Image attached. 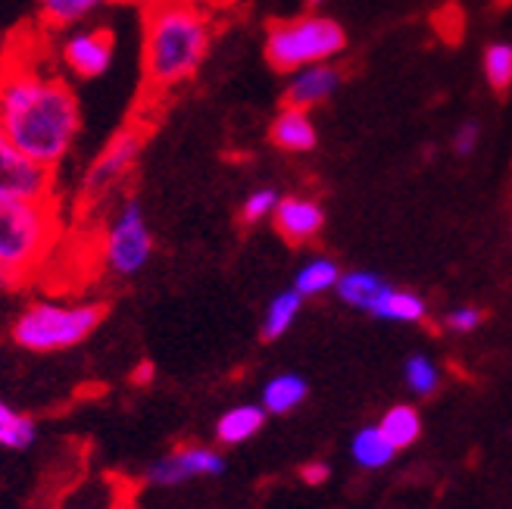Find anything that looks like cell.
<instances>
[{"mask_svg": "<svg viewBox=\"0 0 512 509\" xmlns=\"http://www.w3.org/2000/svg\"><path fill=\"white\" fill-rule=\"evenodd\" d=\"M0 132L32 163L54 172L82 132V107L72 85L38 66L0 69Z\"/></svg>", "mask_w": 512, "mask_h": 509, "instance_id": "6da1fadb", "label": "cell"}, {"mask_svg": "<svg viewBox=\"0 0 512 509\" xmlns=\"http://www.w3.org/2000/svg\"><path fill=\"white\" fill-rule=\"evenodd\" d=\"M213 41L210 16L194 0H163L144 10V79L150 88H175L200 69Z\"/></svg>", "mask_w": 512, "mask_h": 509, "instance_id": "7a4b0ae2", "label": "cell"}, {"mask_svg": "<svg viewBox=\"0 0 512 509\" xmlns=\"http://www.w3.org/2000/svg\"><path fill=\"white\" fill-rule=\"evenodd\" d=\"M54 200H0V288H19L57 241Z\"/></svg>", "mask_w": 512, "mask_h": 509, "instance_id": "3957f363", "label": "cell"}, {"mask_svg": "<svg viewBox=\"0 0 512 509\" xmlns=\"http://www.w3.org/2000/svg\"><path fill=\"white\" fill-rule=\"evenodd\" d=\"M107 319L100 300H35L13 322L10 338L32 353H60L85 344Z\"/></svg>", "mask_w": 512, "mask_h": 509, "instance_id": "277c9868", "label": "cell"}, {"mask_svg": "<svg viewBox=\"0 0 512 509\" xmlns=\"http://www.w3.org/2000/svg\"><path fill=\"white\" fill-rule=\"evenodd\" d=\"M344 47L347 32L341 29V22L319 13L272 22L266 32V60L278 72H297L306 66L331 63Z\"/></svg>", "mask_w": 512, "mask_h": 509, "instance_id": "5b68a950", "label": "cell"}, {"mask_svg": "<svg viewBox=\"0 0 512 509\" xmlns=\"http://www.w3.org/2000/svg\"><path fill=\"white\" fill-rule=\"evenodd\" d=\"M153 257V235L138 200H122L104 228L100 260L116 278H135Z\"/></svg>", "mask_w": 512, "mask_h": 509, "instance_id": "8992f818", "label": "cell"}, {"mask_svg": "<svg viewBox=\"0 0 512 509\" xmlns=\"http://www.w3.org/2000/svg\"><path fill=\"white\" fill-rule=\"evenodd\" d=\"M144 147V132L141 129H122L110 138V144L94 157L82 178V200L100 203L107 200L128 175H132L138 157Z\"/></svg>", "mask_w": 512, "mask_h": 509, "instance_id": "52a82bcc", "label": "cell"}, {"mask_svg": "<svg viewBox=\"0 0 512 509\" xmlns=\"http://www.w3.org/2000/svg\"><path fill=\"white\" fill-rule=\"evenodd\" d=\"M225 472V456L210 444H178L163 453L147 469V485L153 488H178L194 478H219Z\"/></svg>", "mask_w": 512, "mask_h": 509, "instance_id": "ba28073f", "label": "cell"}, {"mask_svg": "<svg viewBox=\"0 0 512 509\" xmlns=\"http://www.w3.org/2000/svg\"><path fill=\"white\" fill-rule=\"evenodd\" d=\"M0 200H54V172L32 163L0 132Z\"/></svg>", "mask_w": 512, "mask_h": 509, "instance_id": "9c48e42d", "label": "cell"}, {"mask_svg": "<svg viewBox=\"0 0 512 509\" xmlns=\"http://www.w3.org/2000/svg\"><path fill=\"white\" fill-rule=\"evenodd\" d=\"M113 50L110 29H72L60 44V60L75 79H100L113 66Z\"/></svg>", "mask_w": 512, "mask_h": 509, "instance_id": "30bf717a", "label": "cell"}, {"mask_svg": "<svg viewBox=\"0 0 512 509\" xmlns=\"http://www.w3.org/2000/svg\"><path fill=\"white\" fill-rule=\"evenodd\" d=\"M272 225L288 244H310L325 228V210L313 197L291 194L278 200V207L272 213Z\"/></svg>", "mask_w": 512, "mask_h": 509, "instance_id": "8fae6325", "label": "cell"}, {"mask_svg": "<svg viewBox=\"0 0 512 509\" xmlns=\"http://www.w3.org/2000/svg\"><path fill=\"white\" fill-rule=\"evenodd\" d=\"M338 88H341V72L331 63L297 69V72H291V79L285 85V107L310 113L313 107L325 104Z\"/></svg>", "mask_w": 512, "mask_h": 509, "instance_id": "7c38bea8", "label": "cell"}, {"mask_svg": "<svg viewBox=\"0 0 512 509\" xmlns=\"http://www.w3.org/2000/svg\"><path fill=\"white\" fill-rule=\"evenodd\" d=\"M394 291V285L388 282L384 275L372 272V269H350V272H341V282L335 288V294L347 303V307L360 310V313H369L375 316V310L384 303Z\"/></svg>", "mask_w": 512, "mask_h": 509, "instance_id": "4fadbf2b", "label": "cell"}, {"mask_svg": "<svg viewBox=\"0 0 512 509\" xmlns=\"http://www.w3.org/2000/svg\"><path fill=\"white\" fill-rule=\"evenodd\" d=\"M269 138L278 150H288V154H310L319 141V132H316L313 116L306 110L285 107L272 119Z\"/></svg>", "mask_w": 512, "mask_h": 509, "instance_id": "5bb4252c", "label": "cell"}, {"mask_svg": "<svg viewBox=\"0 0 512 509\" xmlns=\"http://www.w3.org/2000/svg\"><path fill=\"white\" fill-rule=\"evenodd\" d=\"M266 425V410L260 403H238L225 410L216 422V441L222 447H238L253 441Z\"/></svg>", "mask_w": 512, "mask_h": 509, "instance_id": "9a60e30c", "label": "cell"}, {"mask_svg": "<svg viewBox=\"0 0 512 509\" xmlns=\"http://www.w3.org/2000/svg\"><path fill=\"white\" fill-rule=\"evenodd\" d=\"M306 394H310V385H306L303 375H297V372H278V375H272L263 385L260 406L266 410V416H288L306 400Z\"/></svg>", "mask_w": 512, "mask_h": 509, "instance_id": "2e32d148", "label": "cell"}, {"mask_svg": "<svg viewBox=\"0 0 512 509\" xmlns=\"http://www.w3.org/2000/svg\"><path fill=\"white\" fill-rule=\"evenodd\" d=\"M350 456H353V463L360 466V469L378 472V469H384V466H391V463H394L397 450L388 444V438L381 435L378 425H366V428H360V431L353 435V441H350Z\"/></svg>", "mask_w": 512, "mask_h": 509, "instance_id": "e0dca14e", "label": "cell"}, {"mask_svg": "<svg viewBox=\"0 0 512 509\" xmlns=\"http://www.w3.org/2000/svg\"><path fill=\"white\" fill-rule=\"evenodd\" d=\"M378 431L384 438H388V444L400 453L406 447H413L422 435V416L416 406H409V403H397L391 406L388 413L381 416L378 422Z\"/></svg>", "mask_w": 512, "mask_h": 509, "instance_id": "ac0fdd59", "label": "cell"}, {"mask_svg": "<svg viewBox=\"0 0 512 509\" xmlns=\"http://www.w3.org/2000/svg\"><path fill=\"white\" fill-rule=\"evenodd\" d=\"M341 282V266L331 257H313L306 260L297 275H294V291L306 300V297H322L328 291H335Z\"/></svg>", "mask_w": 512, "mask_h": 509, "instance_id": "d6986e66", "label": "cell"}, {"mask_svg": "<svg viewBox=\"0 0 512 509\" xmlns=\"http://www.w3.org/2000/svg\"><path fill=\"white\" fill-rule=\"evenodd\" d=\"M107 4L110 0H38V16L47 29H79V22Z\"/></svg>", "mask_w": 512, "mask_h": 509, "instance_id": "ffe728a7", "label": "cell"}, {"mask_svg": "<svg viewBox=\"0 0 512 509\" xmlns=\"http://www.w3.org/2000/svg\"><path fill=\"white\" fill-rule=\"evenodd\" d=\"M303 310V297L288 288V291H278L272 300H269V307L263 313V325H260V332L266 341H278L281 335H288L291 332V325L297 322Z\"/></svg>", "mask_w": 512, "mask_h": 509, "instance_id": "44dd1931", "label": "cell"}, {"mask_svg": "<svg viewBox=\"0 0 512 509\" xmlns=\"http://www.w3.org/2000/svg\"><path fill=\"white\" fill-rule=\"evenodd\" d=\"M425 316H428L425 297L416 291H403V288H394L375 310V319L394 322V325H419V322H425Z\"/></svg>", "mask_w": 512, "mask_h": 509, "instance_id": "7402d4cb", "label": "cell"}, {"mask_svg": "<svg viewBox=\"0 0 512 509\" xmlns=\"http://www.w3.org/2000/svg\"><path fill=\"white\" fill-rule=\"evenodd\" d=\"M35 441H38L35 419L16 413L10 403L0 400V447H7V450H29Z\"/></svg>", "mask_w": 512, "mask_h": 509, "instance_id": "603a6c76", "label": "cell"}, {"mask_svg": "<svg viewBox=\"0 0 512 509\" xmlns=\"http://www.w3.org/2000/svg\"><path fill=\"white\" fill-rule=\"evenodd\" d=\"M403 381L416 397H434L441 388V369L431 356L413 353V356H406V363H403Z\"/></svg>", "mask_w": 512, "mask_h": 509, "instance_id": "cb8c5ba5", "label": "cell"}, {"mask_svg": "<svg viewBox=\"0 0 512 509\" xmlns=\"http://www.w3.org/2000/svg\"><path fill=\"white\" fill-rule=\"evenodd\" d=\"M484 79L497 94H506L512 88V44L509 41H494L484 47Z\"/></svg>", "mask_w": 512, "mask_h": 509, "instance_id": "d4e9b609", "label": "cell"}, {"mask_svg": "<svg viewBox=\"0 0 512 509\" xmlns=\"http://www.w3.org/2000/svg\"><path fill=\"white\" fill-rule=\"evenodd\" d=\"M278 191L275 188H256L244 197L241 203V222L244 225H260L266 219H272L275 207H278Z\"/></svg>", "mask_w": 512, "mask_h": 509, "instance_id": "484cf974", "label": "cell"}, {"mask_svg": "<svg viewBox=\"0 0 512 509\" xmlns=\"http://www.w3.org/2000/svg\"><path fill=\"white\" fill-rule=\"evenodd\" d=\"M481 322H484V313L478 307H453L444 316V328L453 335H472L481 328Z\"/></svg>", "mask_w": 512, "mask_h": 509, "instance_id": "4316f807", "label": "cell"}, {"mask_svg": "<svg viewBox=\"0 0 512 509\" xmlns=\"http://www.w3.org/2000/svg\"><path fill=\"white\" fill-rule=\"evenodd\" d=\"M478 141H481V129H478V122H463V125H456V132H453V150H456V157H472L475 150H478Z\"/></svg>", "mask_w": 512, "mask_h": 509, "instance_id": "83f0119b", "label": "cell"}, {"mask_svg": "<svg viewBox=\"0 0 512 509\" xmlns=\"http://www.w3.org/2000/svg\"><path fill=\"white\" fill-rule=\"evenodd\" d=\"M300 478H303V485H313V488H319V485H325V481L331 478V466L328 463H306L303 469H300Z\"/></svg>", "mask_w": 512, "mask_h": 509, "instance_id": "f1b7e54d", "label": "cell"}, {"mask_svg": "<svg viewBox=\"0 0 512 509\" xmlns=\"http://www.w3.org/2000/svg\"><path fill=\"white\" fill-rule=\"evenodd\" d=\"M150 378H153V366H150V363H141V366L135 369V385H147Z\"/></svg>", "mask_w": 512, "mask_h": 509, "instance_id": "f546056e", "label": "cell"}, {"mask_svg": "<svg viewBox=\"0 0 512 509\" xmlns=\"http://www.w3.org/2000/svg\"><path fill=\"white\" fill-rule=\"evenodd\" d=\"M122 4H138V7L150 10V7H157V4H163V0H122Z\"/></svg>", "mask_w": 512, "mask_h": 509, "instance_id": "4dcf8cb0", "label": "cell"}, {"mask_svg": "<svg viewBox=\"0 0 512 509\" xmlns=\"http://www.w3.org/2000/svg\"><path fill=\"white\" fill-rule=\"evenodd\" d=\"M322 4V0H310V7H319Z\"/></svg>", "mask_w": 512, "mask_h": 509, "instance_id": "1f68e13d", "label": "cell"}]
</instances>
